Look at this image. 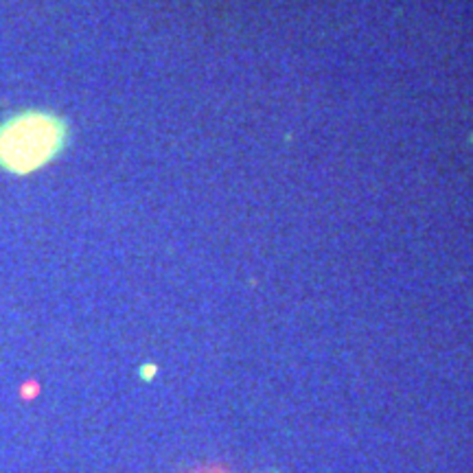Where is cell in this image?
Masks as SVG:
<instances>
[{"instance_id": "cell-1", "label": "cell", "mask_w": 473, "mask_h": 473, "mask_svg": "<svg viewBox=\"0 0 473 473\" xmlns=\"http://www.w3.org/2000/svg\"><path fill=\"white\" fill-rule=\"evenodd\" d=\"M70 140V125L51 110H20L0 121V171L29 175L58 160Z\"/></svg>"}, {"instance_id": "cell-2", "label": "cell", "mask_w": 473, "mask_h": 473, "mask_svg": "<svg viewBox=\"0 0 473 473\" xmlns=\"http://www.w3.org/2000/svg\"><path fill=\"white\" fill-rule=\"evenodd\" d=\"M35 394H38V384H35V381H29V384L22 386V390H20V397L25 399V401H31Z\"/></svg>"}]
</instances>
